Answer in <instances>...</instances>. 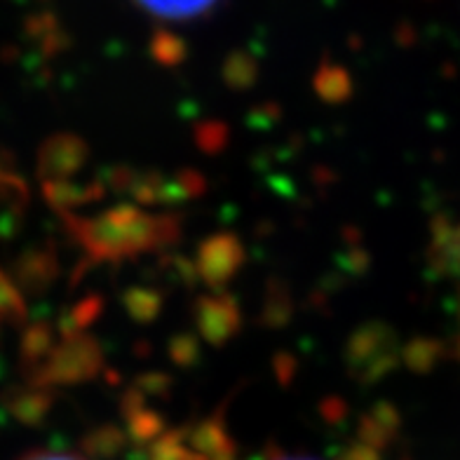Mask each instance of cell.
<instances>
[{"mask_svg": "<svg viewBox=\"0 0 460 460\" xmlns=\"http://www.w3.org/2000/svg\"><path fill=\"white\" fill-rule=\"evenodd\" d=\"M22 460H83L73 454H61V451H33V454L24 456Z\"/></svg>", "mask_w": 460, "mask_h": 460, "instance_id": "2", "label": "cell"}, {"mask_svg": "<svg viewBox=\"0 0 460 460\" xmlns=\"http://www.w3.org/2000/svg\"><path fill=\"white\" fill-rule=\"evenodd\" d=\"M273 460H315V458H305V456H278Z\"/></svg>", "mask_w": 460, "mask_h": 460, "instance_id": "3", "label": "cell"}, {"mask_svg": "<svg viewBox=\"0 0 460 460\" xmlns=\"http://www.w3.org/2000/svg\"><path fill=\"white\" fill-rule=\"evenodd\" d=\"M134 3L151 17L167 19V22H186V19L207 14L218 0H134Z\"/></svg>", "mask_w": 460, "mask_h": 460, "instance_id": "1", "label": "cell"}]
</instances>
